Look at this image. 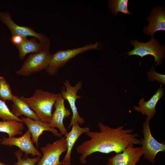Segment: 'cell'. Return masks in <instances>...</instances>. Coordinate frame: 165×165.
Masks as SVG:
<instances>
[{
  "mask_svg": "<svg viewBox=\"0 0 165 165\" xmlns=\"http://www.w3.org/2000/svg\"><path fill=\"white\" fill-rule=\"evenodd\" d=\"M126 124L116 128H112L101 122L98 123L99 132L90 131L86 133L90 139L83 142L76 148L81 164L86 163V157L98 152L108 154L114 152L121 153L129 146L140 145V140L138 134L132 133L133 130L124 129Z\"/></svg>",
  "mask_w": 165,
  "mask_h": 165,
  "instance_id": "1",
  "label": "cell"
},
{
  "mask_svg": "<svg viewBox=\"0 0 165 165\" xmlns=\"http://www.w3.org/2000/svg\"><path fill=\"white\" fill-rule=\"evenodd\" d=\"M61 93L54 94L38 89L29 97L22 96L20 98L33 110L41 121L49 123L52 115V110Z\"/></svg>",
  "mask_w": 165,
  "mask_h": 165,
  "instance_id": "2",
  "label": "cell"
},
{
  "mask_svg": "<svg viewBox=\"0 0 165 165\" xmlns=\"http://www.w3.org/2000/svg\"><path fill=\"white\" fill-rule=\"evenodd\" d=\"M50 49V46H47L39 52L30 54L16 73L19 75L28 76L34 73L46 70L50 64L52 56Z\"/></svg>",
  "mask_w": 165,
  "mask_h": 165,
  "instance_id": "3",
  "label": "cell"
},
{
  "mask_svg": "<svg viewBox=\"0 0 165 165\" xmlns=\"http://www.w3.org/2000/svg\"><path fill=\"white\" fill-rule=\"evenodd\" d=\"M98 43H90L82 47L65 50H58L53 54L49 65L46 69L51 76L55 75L60 69L64 66L71 59L86 51L97 50Z\"/></svg>",
  "mask_w": 165,
  "mask_h": 165,
  "instance_id": "4",
  "label": "cell"
},
{
  "mask_svg": "<svg viewBox=\"0 0 165 165\" xmlns=\"http://www.w3.org/2000/svg\"><path fill=\"white\" fill-rule=\"evenodd\" d=\"M134 48L129 52L127 56L136 55L141 58L147 55H152L156 62V66L159 65L162 63V58L165 57V46L161 45L159 41L152 37L150 40L145 43H141L137 40H133L130 42Z\"/></svg>",
  "mask_w": 165,
  "mask_h": 165,
  "instance_id": "5",
  "label": "cell"
},
{
  "mask_svg": "<svg viewBox=\"0 0 165 165\" xmlns=\"http://www.w3.org/2000/svg\"><path fill=\"white\" fill-rule=\"evenodd\" d=\"M149 120L146 118L143 124V138L140 140L141 148L144 152L145 159L154 163L157 154L160 152H164L165 145L159 142L152 136L149 124Z\"/></svg>",
  "mask_w": 165,
  "mask_h": 165,
  "instance_id": "6",
  "label": "cell"
},
{
  "mask_svg": "<svg viewBox=\"0 0 165 165\" xmlns=\"http://www.w3.org/2000/svg\"><path fill=\"white\" fill-rule=\"evenodd\" d=\"M82 81H79L75 86H72L69 81L66 79L64 83V87L61 89L62 96L64 100L68 101L72 113L70 123L68 127V128L75 123L81 125L85 123L84 119L79 116L76 105L77 99L82 97L77 95V94L82 88Z\"/></svg>",
  "mask_w": 165,
  "mask_h": 165,
  "instance_id": "7",
  "label": "cell"
},
{
  "mask_svg": "<svg viewBox=\"0 0 165 165\" xmlns=\"http://www.w3.org/2000/svg\"><path fill=\"white\" fill-rule=\"evenodd\" d=\"M42 156L36 165H59L61 155L67 150L65 137H62L52 143H48L41 148Z\"/></svg>",
  "mask_w": 165,
  "mask_h": 165,
  "instance_id": "8",
  "label": "cell"
},
{
  "mask_svg": "<svg viewBox=\"0 0 165 165\" xmlns=\"http://www.w3.org/2000/svg\"><path fill=\"white\" fill-rule=\"evenodd\" d=\"M0 20L8 27L11 35H19L24 38H27L28 36H32L37 39L39 42L50 45V40L46 35L36 32L30 27L16 24L13 20L9 12H0Z\"/></svg>",
  "mask_w": 165,
  "mask_h": 165,
  "instance_id": "9",
  "label": "cell"
},
{
  "mask_svg": "<svg viewBox=\"0 0 165 165\" xmlns=\"http://www.w3.org/2000/svg\"><path fill=\"white\" fill-rule=\"evenodd\" d=\"M1 144L9 147L15 146L18 147L22 152L25 153V156L32 155L34 156H35L40 157L42 156L41 153L34 145L31 140V134L28 130L22 136L18 138H7L2 137Z\"/></svg>",
  "mask_w": 165,
  "mask_h": 165,
  "instance_id": "10",
  "label": "cell"
},
{
  "mask_svg": "<svg viewBox=\"0 0 165 165\" xmlns=\"http://www.w3.org/2000/svg\"><path fill=\"white\" fill-rule=\"evenodd\" d=\"M64 101L61 93L54 105L55 109L48 123L51 127L58 128L61 135H65L68 132L64 125V120L68 117L71 113L70 110L65 107Z\"/></svg>",
  "mask_w": 165,
  "mask_h": 165,
  "instance_id": "11",
  "label": "cell"
},
{
  "mask_svg": "<svg viewBox=\"0 0 165 165\" xmlns=\"http://www.w3.org/2000/svg\"><path fill=\"white\" fill-rule=\"evenodd\" d=\"M143 155L141 147H134L132 145L109 158L107 165H132L138 162Z\"/></svg>",
  "mask_w": 165,
  "mask_h": 165,
  "instance_id": "12",
  "label": "cell"
},
{
  "mask_svg": "<svg viewBox=\"0 0 165 165\" xmlns=\"http://www.w3.org/2000/svg\"><path fill=\"white\" fill-rule=\"evenodd\" d=\"M23 123L27 126L28 131L31 134V138L33 143L35 144L37 148L38 147V138L44 131H49L55 136L61 138L62 135L58 130L51 127L49 123L40 120H36L28 118L22 117L21 119Z\"/></svg>",
  "mask_w": 165,
  "mask_h": 165,
  "instance_id": "13",
  "label": "cell"
},
{
  "mask_svg": "<svg viewBox=\"0 0 165 165\" xmlns=\"http://www.w3.org/2000/svg\"><path fill=\"white\" fill-rule=\"evenodd\" d=\"M146 19L149 23L145 27L144 34L153 37L156 32L165 31V13L163 7L159 6L152 8Z\"/></svg>",
  "mask_w": 165,
  "mask_h": 165,
  "instance_id": "14",
  "label": "cell"
},
{
  "mask_svg": "<svg viewBox=\"0 0 165 165\" xmlns=\"http://www.w3.org/2000/svg\"><path fill=\"white\" fill-rule=\"evenodd\" d=\"M72 126L71 131L67 132L64 136L66 141L67 150L64 158L60 162L61 165H71L72 150L76 141L82 134L90 130L89 127H81L78 123L74 124Z\"/></svg>",
  "mask_w": 165,
  "mask_h": 165,
  "instance_id": "15",
  "label": "cell"
},
{
  "mask_svg": "<svg viewBox=\"0 0 165 165\" xmlns=\"http://www.w3.org/2000/svg\"><path fill=\"white\" fill-rule=\"evenodd\" d=\"M162 85L156 92L148 101H145L144 98H141L139 101V107L134 106V109L138 112H141L143 115L147 116V118L149 120L152 118L156 112V107L160 99L163 95V88H162Z\"/></svg>",
  "mask_w": 165,
  "mask_h": 165,
  "instance_id": "16",
  "label": "cell"
},
{
  "mask_svg": "<svg viewBox=\"0 0 165 165\" xmlns=\"http://www.w3.org/2000/svg\"><path fill=\"white\" fill-rule=\"evenodd\" d=\"M12 113L16 117L22 115L36 120H40L39 117L17 95H15L12 101Z\"/></svg>",
  "mask_w": 165,
  "mask_h": 165,
  "instance_id": "17",
  "label": "cell"
},
{
  "mask_svg": "<svg viewBox=\"0 0 165 165\" xmlns=\"http://www.w3.org/2000/svg\"><path fill=\"white\" fill-rule=\"evenodd\" d=\"M50 46L38 43L36 38L33 37L30 39L25 38L21 44L16 47L19 52V58L20 60H22L27 54L39 52Z\"/></svg>",
  "mask_w": 165,
  "mask_h": 165,
  "instance_id": "18",
  "label": "cell"
},
{
  "mask_svg": "<svg viewBox=\"0 0 165 165\" xmlns=\"http://www.w3.org/2000/svg\"><path fill=\"white\" fill-rule=\"evenodd\" d=\"M24 129V124L22 122L15 120L0 121V132L7 133L9 138L22 135Z\"/></svg>",
  "mask_w": 165,
  "mask_h": 165,
  "instance_id": "19",
  "label": "cell"
},
{
  "mask_svg": "<svg viewBox=\"0 0 165 165\" xmlns=\"http://www.w3.org/2000/svg\"><path fill=\"white\" fill-rule=\"evenodd\" d=\"M128 0H110L108 1V6L112 13L118 15L119 12L126 14L132 15L128 9Z\"/></svg>",
  "mask_w": 165,
  "mask_h": 165,
  "instance_id": "20",
  "label": "cell"
},
{
  "mask_svg": "<svg viewBox=\"0 0 165 165\" xmlns=\"http://www.w3.org/2000/svg\"><path fill=\"white\" fill-rule=\"evenodd\" d=\"M10 84L3 76H0V99L4 101H12L14 97Z\"/></svg>",
  "mask_w": 165,
  "mask_h": 165,
  "instance_id": "21",
  "label": "cell"
},
{
  "mask_svg": "<svg viewBox=\"0 0 165 165\" xmlns=\"http://www.w3.org/2000/svg\"><path fill=\"white\" fill-rule=\"evenodd\" d=\"M0 118L2 121L16 120L22 122L21 119L16 117L12 112L4 101L0 99Z\"/></svg>",
  "mask_w": 165,
  "mask_h": 165,
  "instance_id": "22",
  "label": "cell"
},
{
  "mask_svg": "<svg viewBox=\"0 0 165 165\" xmlns=\"http://www.w3.org/2000/svg\"><path fill=\"white\" fill-rule=\"evenodd\" d=\"M14 155L17 159V161L13 165H35L40 159V157L38 156L32 158L25 156L22 158V152L20 149L16 151Z\"/></svg>",
  "mask_w": 165,
  "mask_h": 165,
  "instance_id": "23",
  "label": "cell"
},
{
  "mask_svg": "<svg viewBox=\"0 0 165 165\" xmlns=\"http://www.w3.org/2000/svg\"><path fill=\"white\" fill-rule=\"evenodd\" d=\"M149 80L152 81L157 80L161 83L165 84V75L156 72L154 68H152L147 73Z\"/></svg>",
  "mask_w": 165,
  "mask_h": 165,
  "instance_id": "24",
  "label": "cell"
},
{
  "mask_svg": "<svg viewBox=\"0 0 165 165\" xmlns=\"http://www.w3.org/2000/svg\"><path fill=\"white\" fill-rule=\"evenodd\" d=\"M26 38L22 36L17 35H12L11 41L16 46L20 45Z\"/></svg>",
  "mask_w": 165,
  "mask_h": 165,
  "instance_id": "25",
  "label": "cell"
},
{
  "mask_svg": "<svg viewBox=\"0 0 165 165\" xmlns=\"http://www.w3.org/2000/svg\"><path fill=\"white\" fill-rule=\"evenodd\" d=\"M0 165H8L0 161Z\"/></svg>",
  "mask_w": 165,
  "mask_h": 165,
  "instance_id": "26",
  "label": "cell"
},
{
  "mask_svg": "<svg viewBox=\"0 0 165 165\" xmlns=\"http://www.w3.org/2000/svg\"><path fill=\"white\" fill-rule=\"evenodd\" d=\"M2 141V139L0 138V141Z\"/></svg>",
  "mask_w": 165,
  "mask_h": 165,
  "instance_id": "27",
  "label": "cell"
},
{
  "mask_svg": "<svg viewBox=\"0 0 165 165\" xmlns=\"http://www.w3.org/2000/svg\"><path fill=\"white\" fill-rule=\"evenodd\" d=\"M136 163H134L133 164H132V165H136Z\"/></svg>",
  "mask_w": 165,
  "mask_h": 165,
  "instance_id": "28",
  "label": "cell"
}]
</instances>
